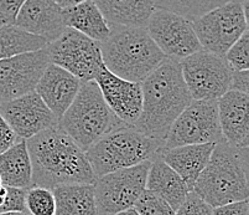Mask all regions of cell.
<instances>
[{"label": "cell", "instance_id": "1", "mask_svg": "<svg viewBox=\"0 0 249 215\" xmlns=\"http://www.w3.org/2000/svg\"><path fill=\"white\" fill-rule=\"evenodd\" d=\"M26 146L33 169V185L53 189L63 184L96 182L86 152L58 124L26 139Z\"/></svg>", "mask_w": 249, "mask_h": 215}, {"label": "cell", "instance_id": "2", "mask_svg": "<svg viewBox=\"0 0 249 215\" xmlns=\"http://www.w3.org/2000/svg\"><path fill=\"white\" fill-rule=\"evenodd\" d=\"M142 107L133 128L164 142L170 127L192 102L180 62L166 58L142 82Z\"/></svg>", "mask_w": 249, "mask_h": 215}, {"label": "cell", "instance_id": "3", "mask_svg": "<svg viewBox=\"0 0 249 215\" xmlns=\"http://www.w3.org/2000/svg\"><path fill=\"white\" fill-rule=\"evenodd\" d=\"M192 192L212 208L248 200V148L218 142Z\"/></svg>", "mask_w": 249, "mask_h": 215}, {"label": "cell", "instance_id": "4", "mask_svg": "<svg viewBox=\"0 0 249 215\" xmlns=\"http://www.w3.org/2000/svg\"><path fill=\"white\" fill-rule=\"evenodd\" d=\"M101 51L108 71L139 83L166 59L145 28L123 25H110V34L101 42Z\"/></svg>", "mask_w": 249, "mask_h": 215}, {"label": "cell", "instance_id": "5", "mask_svg": "<svg viewBox=\"0 0 249 215\" xmlns=\"http://www.w3.org/2000/svg\"><path fill=\"white\" fill-rule=\"evenodd\" d=\"M58 127L86 152L108 133L129 126L109 110L98 85L88 81L82 83L74 101L58 119Z\"/></svg>", "mask_w": 249, "mask_h": 215}, {"label": "cell", "instance_id": "6", "mask_svg": "<svg viewBox=\"0 0 249 215\" xmlns=\"http://www.w3.org/2000/svg\"><path fill=\"white\" fill-rule=\"evenodd\" d=\"M162 142L124 127L108 133L86 151V156L96 178L118 169L134 167L158 157Z\"/></svg>", "mask_w": 249, "mask_h": 215}, {"label": "cell", "instance_id": "7", "mask_svg": "<svg viewBox=\"0 0 249 215\" xmlns=\"http://www.w3.org/2000/svg\"><path fill=\"white\" fill-rule=\"evenodd\" d=\"M192 26L202 50L225 56L242 34L248 30L247 3L233 0L222 4L195 19Z\"/></svg>", "mask_w": 249, "mask_h": 215}, {"label": "cell", "instance_id": "8", "mask_svg": "<svg viewBox=\"0 0 249 215\" xmlns=\"http://www.w3.org/2000/svg\"><path fill=\"white\" fill-rule=\"evenodd\" d=\"M49 62L66 70L82 82L94 81L104 66L101 42L74 29L66 28L57 39L46 45Z\"/></svg>", "mask_w": 249, "mask_h": 215}, {"label": "cell", "instance_id": "9", "mask_svg": "<svg viewBox=\"0 0 249 215\" xmlns=\"http://www.w3.org/2000/svg\"><path fill=\"white\" fill-rule=\"evenodd\" d=\"M150 163H140L97 178L93 185L98 215H115L134 208L145 191Z\"/></svg>", "mask_w": 249, "mask_h": 215}, {"label": "cell", "instance_id": "10", "mask_svg": "<svg viewBox=\"0 0 249 215\" xmlns=\"http://www.w3.org/2000/svg\"><path fill=\"white\" fill-rule=\"evenodd\" d=\"M178 62L195 101H217L231 90L233 71L223 56L200 50Z\"/></svg>", "mask_w": 249, "mask_h": 215}, {"label": "cell", "instance_id": "11", "mask_svg": "<svg viewBox=\"0 0 249 215\" xmlns=\"http://www.w3.org/2000/svg\"><path fill=\"white\" fill-rule=\"evenodd\" d=\"M223 141L217 101H195L181 112L170 127L161 149Z\"/></svg>", "mask_w": 249, "mask_h": 215}, {"label": "cell", "instance_id": "12", "mask_svg": "<svg viewBox=\"0 0 249 215\" xmlns=\"http://www.w3.org/2000/svg\"><path fill=\"white\" fill-rule=\"evenodd\" d=\"M145 29L160 51L173 60L180 61L202 50L192 21L173 11L155 8Z\"/></svg>", "mask_w": 249, "mask_h": 215}, {"label": "cell", "instance_id": "13", "mask_svg": "<svg viewBox=\"0 0 249 215\" xmlns=\"http://www.w3.org/2000/svg\"><path fill=\"white\" fill-rule=\"evenodd\" d=\"M49 64L46 46L0 60V103L35 91Z\"/></svg>", "mask_w": 249, "mask_h": 215}, {"label": "cell", "instance_id": "14", "mask_svg": "<svg viewBox=\"0 0 249 215\" xmlns=\"http://www.w3.org/2000/svg\"><path fill=\"white\" fill-rule=\"evenodd\" d=\"M0 115L17 137L25 141L58 124L55 115L35 91L0 103Z\"/></svg>", "mask_w": 249, "mask_h": 215}, {"label": "cell", "instance_id": "15", "mask_svg": "<svg viewBox=\"0 0 249 215\" xmlns=\"http://www.w3.org/2000/svg\"><path fill=\"white\" fill-rule=\"evenodd\" d=\"M94 82L98 85L104 102L118 118L129 127H133L139 118L142 107V83L118 78L102 67Z\"/></svg>", "mask_w": 249, "mask_h": 215}, {"label": "cell", "instance_id": "16", "mask_svg": "<svg viewBox=\"0 0 249 215\" xmlns=\"http://www.w3.org/2000/svg\"><path fill=\"white\" fill-rule=\"evenodd\" d=\"M15 26L29 34L53 41L66 29L63 9L53 0H25L17 17Z\"/></svg>", "mask_w": 249, "mask_h": 215}, {"label": "cell", "instance_id": "17", "mask_svg": "<svg viewBox=\"0 0 249 215\" xmlns=\"http://www.w3.org/2000/svg\"><path fill=\"white\" fill-rule=\"evenodd\" d=\"M218 121L223 141L237 149L249 146L248 94L230 90L217 99Z\"/></svg>", "mask_w": 249, "mask_h": 215}, {"label": "cell", "instance_id": "18", "mask_svg": "<svg viewBox=\"0 0 249 215\" xmlns=\"http://www.w3.org/2000/svg\"><path fill=\"white\" fill-rule=\"evenodd\" d=\"M82 81L53 64H49L38 80L35 92L55 117L60 119L80 91Z\"/></svg>", "mask_w": 249, "mask_h": 215}, {"label": "cell", "instance_id": "19", "mask_svg": "<svg viewBox=\"0 0 249 215\" xmlns=\"http://www.w3.org/2000/svg\"><path fill=\"white\" fill-rule=\"evenodd\" d=\"M214 146V143L190 144L161 149L159 157L182 178L183 182L186 183L189 189L192 192L198 176L211 158Z\"/></svg>", "mask_w": 249, "mask_h": 215}, {"label": "cell", "instance_id": "20", "mask_svg": "<svg viewBox=\"0 0 249 215\" xmlns=\"http://www.w3.org/2000/svg\"><path fill=\"white\" fill-rule=\"evenodd\" d=\"M145 189L164 199L175 212L191 192L182 178L159 156L151 160Z\"/></svg>", "mask_w": 249, "mask_h": 215}, {"label": "cell", "instance_id": "21", "mask_svg": "<svg viewBox=\"0 0 249 215\" xmlns=\"http://www.w3.org/2000/svg\"><path fill=\"white\" fill-rule=\"evenodd\" d=\"M63 19L66 28L74 29L89 39L104 42L110 34V25L106 20L93 0L63 9Z\"/></svg>", "mask_w": 249, "mask_h": 215}, {"label": "cell", "instance_id": "22", "mask_svg": "<svg viewBox=\"0 0 249 215\" xmlns=\"http://www.w3.org/2000/svg\"><path fill=\"white\" fill-rule=\"evenodd\" d=\"M110 25L145 28L153 11L154 0H93Z\"/></svg>", "mask_w": 249, "mask_h": 215}, {"label": "cell", "instance_id": "23", "mask_svg": "<svg viewBox=\"0 0 249 215\" xmlns=\"http://www.w3.org/2000/svg\"><path fill=\"white\" fill-rule=\"evenodd\" d=\"M0 178L6 187L24 191L33 187V169L25 139H19L0 155Z\"/></svg>", "mask_w": 249, "mask_h": 215}, {"label": "cell", "instance_id": "24", "mask_svg": "<svg viewBox=\"0 0 249 215\" xmlns=\"http://www.w3.org/2000/svg\"><path fill=\"white\" fill-rule=\"evenodd\" d=\"M52 193L56 201L55 215H98L93 184L58 185L52 189Z\"/></svg>", "mask_w": 249, "mask_h": 215}, {"label": "cell", "instance_id": "25", "mask_svg": "<svg viewBox=\"0 0 249 215\" xmlns=\"http://www.w3.org/2000/svg\"><path fill=\"white\" fill-rule=\"evenodd\" d=\"M47 45L46 40L29 34L18 26L0 28V60L36 51Z\"/></svg>", "mask_w": 249, "mask_h": 215}, {"label": "cell", "instance_id": "26", "mask_svg": "<svg viewBox=\"0 0 249 215\" xmlns=\"http://www.w3.org/2000/svg\"><path fill=\"white\" fill-rule=\"evenodd\" d=\"M228 1L233 0H154V5L155 8L173 11L175 14L186 18L190 21H194L201 15L206 14L207 11ZM241 1L247 3V0Z\"/></svg>", "mask_w": 249, "mask_h": 215}, {"label": "cell", "instance_id": "27", "mask_svg": "<svg viewBox=\"0 0 249 215\" xmlns=\"http://www.w3.org/2000/svg\"><path fill=\"white\" fill-rule=\"evenodd\" d=\"M25 207L30 215H55L56 201L52 189L37 185L26 189Z\"/></svg>", "mask_w": 249, "mask_h": 215}, {"label": "cell", "instance_id": "28", "mask_svg": "<svg viewBox=\"0 0 249 215\" xmlns=\"http://www.w3.org/2000/svg\"><path fill=\"white\" fill-rule=\"evenodd\" d=\"M232 71H243L249 67V33L244 31L223 56Z\"/></svg>", "mask_w": 249, "mask_h": 215}, {"label": "cell", "instance_id": "29", "mask_svg": "<svg viewBox=\"0 0 249 215\" xmlns=\"http://www.w3.org/2000/svg\"><path fill=\"white\" fill-rule=\"evenodd\" d=\"M134 209L140 215H175V210L164 199L146 189L135 203Z\"/></svg>", "mask_w": 249, "mask_h": 215}, {"label": "cell", "instance_id": "30", "mask_svg": "<svg viewBox=\"0 0 249 215\" xmlns=\"http://www.w3.org/2000/svg\"><path fill=\"white\" fill-rule=\"evenodd\" d=\"M8 212H26L25 191L1 184L0 185V213Z\"/></svg>", "mask_w": 249, "mask_h": 215}, {"label": "cell", "instance_id": "31", "mask_svg": "<svg viewBox=\"0 0 249 215\" xmlns=\"http://www.w3.org/2000/svg\"><path fill=\"white\" fill-rule=\"evenodd\" d=\"M213 208L207 204L195 192H190L182 204L176 209L175 215H212Z\"/></svg>", "mask_w": 249, "mask_h": 215}, {"label": "cell", "instance_id": "32", "mask_svg": "<svg viewBox=\"0 0 249 215\" xmlns=\"http://www.w3.org/2000/svg\"><path fill=\"white\" fill-rule=\"evenodd\" d=\"M25 0H0V28L14 26Z\"/></svg>", "mask_w": 249, "mask_h": 215}, {"label": "cell", "instance_id": "33", "mask_svg": "<svg viewBox=\"0 0 249 215\" xmlns=\"http://www.w3.org/2000/svg\"><path fill=\"white\" fill-rule=\"evenodd\" d=\"M20 138L17 137L14 131L5 122V119L0 115V155L3 152L8 151L11 146H14Z\"/></svg>", "mask_w": 249, "mask_h": 215}, {"label": "cell", "instance_id": "34", "mask_svg": "<svg viewBox=\"0 0 249 215\" xmlns=\"http://www.w3.org/2000/svg\"><path fill=\"white\" fill-rule=\"evenodd\" d=\"M212 215H249V203L248 200H242L221 205L213 208Z\"/></svg>", "mask_w": 249, "mask_h": 215}, {"label": "cell", "instance_id": "35", "mask_svg": "<svg viewBox=\"0 0 249 215\" xmlns=\"http://www.w3.org/2000/svg\"><path fill=\"white\" fill-rule=\"evenodd\" d=\"M248 87H249L248 70H243V71H233L232 81H231V90H232V91H238V92H243V94H248Z\"/></svg>", "mask_w": 249, "mask_h": 215}, {"label": "cell", "instance_id": "36", "mask_svg": "<svg viewBox=\"0 0 249 215\" xmlns=\"http://www.w3.org/2000/svg\"><path fill=\"white\" fill-rule=\"evenodd\" d=\"M53 1H55L58 6L65 9V8H69V6H73L76 5V4L82 3V1H85V0H53Z\"/></svg>", "mask_w": 249, "mask_h": 215}, {"label": "cell", "instance_id": "37", "mask_svg": "<svg viewBox=\"0 0 249 215\" xmlns=\"http://www.w3.org/2000/svg\"><path fill=\"white\" fill-rule=\"evenodd\" d=\"M115 215H140V214H139V213L137 212V210L134 209V208H132V209L124 210V212L118 213V214H115Z\"/></svg>", "mask_w": 249, "mask_h": 215}, {"label": "cell", "instance_id": "38", "mask_svg": "<svg viewBox=\"0 0 249 215\" xmlns=\"http://www.w3.org/2000/svg\"><path fill=\"white\" fill-rule=\"evenodd\" d=\"M0 215H30L26 212H8V213H0Z\"/></svg>", "mask_w": 249, "mask_h": 215}, {"label": "cell", "instance_id": "39", "mask_svg": "<svg viewBox=\"0 0 249 215\" xmlns=\"http://www.w3.org/2000/svg\"><path fill=\"white\" fill-rule=\"evenodd\" d=\"M1 184H3V183H1V178H0V185H1Z\"/></svg>", "mask_w": 249, "mask_h": 215}]
</instances>
